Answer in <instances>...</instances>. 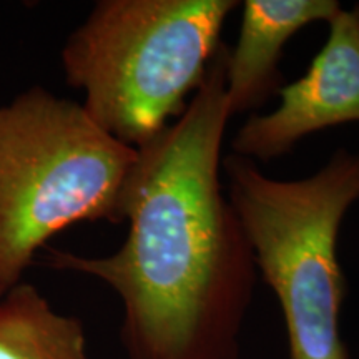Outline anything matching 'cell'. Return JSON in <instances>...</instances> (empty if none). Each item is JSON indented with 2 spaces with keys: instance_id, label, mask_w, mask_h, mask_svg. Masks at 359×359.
<instances>
[{
  "instance_id": "cell-1",
  "label": "cell",
  "mask_w": 359,
  "mask_h": 359,
  "mask_svg": "<svg viewBox=\"0 0 359 359\" xmlns=\"http://www.w3.org/2000/svg\"><path fill=\"white\" fill-rule=\"evenodd\" d=\"M226 55L222 43L183 115L138 150L123 245L107 257L48 250L47 266L118 296L128 359H240L258 269L222 182Z\"/></svg>"
},
{
  "instance_id": "cell-2",
  "label": "cell",
  "mask_w": 359,
  "mask_h": 359,
  "mask_svg": "<svg viewBox=\"0 0 359 359\" xmlns=\"http://www.w3.org/2000/svg\"><path fill=\"white\" fill-rule=\"evenodd\" d=\"M236 0H100L62 47L90 118L140 150L203 83Z\"/></svg>"
},
{
  "instance_id": "cell-3",
  "label": "cell",
  "mask_w": 359,
  "mask_h": 359,
  "mask_svg": "<svg viewBox=\"0 0 359 359\" xmlns=\"http://www.w3.org/2000/svg\"><path fill=\"white\" fill-rule=\"evenodd\" d=\"M138 150L83 107L32 87L0 105V291L50 238L83 222H125Z\"/></svg>"
},
{
  "instance_id": "cell-4",
  "label": "cell",
  "mask_w": 359,
  "mask_h": 359,
  "mask_svg": "<svg viewBox=\"0 0 359 359\" xmlns=\"http://www.w3.org/2000/svg\"><path fill=\"white\" fill-rule=\"evenodd\" d=\"M222 170L258 275L280 304L290 359H349L341 334L346 278L338 240L359 200V154L339 148L298 180L268 177L235 154L224 156Z\"/></svg>"
},
{
  "instance_id": "cell-5",
  "label": "cell",
  "mask_w": 359,
  "mask_h": 359,
  "mask_svg": "<svg viewBox=\"0 0 359 359\" xmlns=\"http://www.w3.org/2000/svg\"><path fill=\"white\" fill-rule=\"evenodd\" d=\"M326 43L306 74L278 92L280 105L251 115L231 140V154L257 163L288 155L308 135L359 122V4L327 22Z\"/></svg>"
},
{
  "instance_id": "cell-6",
  "label": "cell",
  "mask_w": 359,
  "mask_h": 359,
  "mask_svg": "<svg viewBox=\"0 0 359 359\" xmlns=\"http://www.w3.org/2000/svg\"><path fill=\"white\" fill-rule=\"evenodd\" d=\"M338 0H245L240 34L228 48L224 93L230 115L258 110L283 87L280 60L286 43L304 27L330 22Z\"/></svg>"
},
{
  "instance_id": "cell-7",
  "label": "cell",
  "mask_w": 359,
  "mask_h": 359,
  "mask_svg": "<svg viewBox=\"0 0 359 359\" xmlns=\"http://www.w3.org/2000/svg\"><path fill=\"white\" fill-rule=\"evenodd\" d=\"M0 359H90L85 327L34 285L17 283L0 298Z\"/></svg>"
},
{
  "instance_id": "cell-8",
  "label": "cell",
  "mask_w": 359,
  "mask_h": 359,
  "mask_svg": "<svg viewBox=\"0 0 359 359\" xmlns=\"http://www.w3.org/2000/svg\"><path fill=\"white\" fill-rule=\"evenodd\" d=\"M2 294H4V293H2V291H0V298H2Z\"/></svg>"
}]
</instances>
